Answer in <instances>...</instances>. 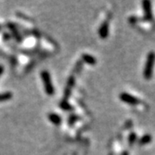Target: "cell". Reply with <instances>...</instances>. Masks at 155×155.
<instances>
[{
  "label": "cell",
  "instance_id": "5b68a950",
  "mask_svg": "<svg viewBox=\"0 0 155 155\" xmlns=\"http://www.w3.org/2000/svg\"><path fill=\"white\" fill-rule=\"evenodd\" d=\"M98 33H99V36L102 39H105L109 35V23L108 22H103L101 24Z\"/></svg>",
  "mask_w": 155,
  "mask_h": 155
},
{
  "label": "cell",
  "instance_id": "7a4b0ae2",
  "mask_svg": "<svg viewBox=\"0 0 155 155\" xmlns=\"http://www.w3.org/2000/svg\"><path fill=\"white\" fill-rule=\"evenodd\" d=\"M142 7L144 11V17L142 18H139L141 22H153V11H152V5L151 2L148 0H145L142 2Z\"/></svg>",
  "mask_w": 155,
  "mask_h": 155
},
{
  "label": "cell",
  "instance_id": "52a82bcc",
  "mask_svg": "<svg viewBox=\"0 0 155 155\" xmlns=\"http://www.w3.org/2000/svg\"><path fill=\"white\" fill-rule=\"evenodd\" d=\"M82 60L84 61V62L87 63L89 65H95L97 63V60L95 59L93 56L90 55V54H84L82 55Z\"/></svg>",
  "mask_w": 155,
  "mask_h": 155
},
{
  "label": "cell",
  "instance_id": "4fadbf2b",
  "mask_svg": "<svg viewBox=\"0 0 155 155\" xmlns=\"http://www.w3.org/2000/svg\"><path fill=\"white\" fill-rule=\"evenodd\" d=\"M3 71H4V69H3V67H0V74L3 72Z\"/></svg>",
  "mask_w": 155,
  "mask_h": 155
},
{
  "label": "cell",
  "instance_id": "277c9868",
  "mask_svg": "<svg viewBox=\"0 0 155 155\" xmlns=\"http://www.w3.org/2000/svg\"><path fill=\"white\" fill-rule=\"evenodd\" d=\"M119 97L122 102L126 103L127 104H130V105H138L140 104H141V101L139 98L135 97L133 95L127 93V92H122L119 96Z\"/></svg>",
  "mask_w": 155,
  "mask_h": 155
},
{
  "label": "cell",
  "instance_id": "7c38bea8",
  "mask_svg": "<svg viewBox=\"0 0 155 155\" xmlns=\"http://www.w3.org/2000/svg\"><path fill=\"white\" fill-rule=\"evenodd\" d=\"M122 155H128V153H127V151H124L122 153Z\"/></svg>",
  "mask_w": 155,
  "mask_h": 155
},
{
  "label": "cell",
  "instance_id": "ba28073f",
  "mask_svg": "<svg viewBox=\"0 0 155 155\" xmlns=\"http://www.w3.org/2000/svg\"><path fill=\"white\" fill-rule=\"evenodd\" d=\"M49 120L55 125H60L61 122V118L57 114H50Z\"/></svg>",
  "mask_w": 155,
  "mask_h": 155
},
{
  "label": "cell",
  "instance_id": "3957f363",
  "mask_svg": "<svg viewBox=\"0 0 155 155\" xmlns=\"http://www.w3.org/2000/svg\"><path fill=\"white\" fill-rule=\"evenodd\" d=\"M41 78L43 80L44 83L45 91L47 92V94L53 95L54 92V89L52 84V80H51V77H50L49 72L47 71H43L41 72Z\"/></svg>",
  "mask_w": 155,
  "mask_h": 155
},
{
  "label": "cell",
  "instance_id": "8992f818",
  "mask_svg": "<svg viewBox=\"0 0 155 155\" xmlns=\"http://www.w3.org/2000/svg\"><path fill=\"white\" fill-rule=\"evenodd\" d=\"M73 84H74V78H73V76H72L68 79L67 85V87H66V90H65V101L64 102H67V99L69 97V96L71 94Z\"/></svg>",
  "mask_w": 155,
  "mask_h": 155
},
{
  "label": "cell",
  "instance_id": "30bf717a",
  "mask_svg": "<svg viewBox=\"0 0 155 155\" xmlns=\"http://www.w3.org/2000/svg\"><path fill=\"white\" fill-rule=\"evenodd\" d=\"M11 98H12V94H11V92H5V93L0 94V102L7 101V100L11 99Z\"/></svg>",
  "mask_w": 155,
  "mask_h": 155
},
{
  "label": "cell",
  "instance_id": "8fae6325",
  "mask_svg": "<svg viewBox=\"0 0 155 155\" xmlns=\"http://www.w3.org/2000/svg\"><path fill=\"white\" fill-rule=\"evenodd\" d=\"M136 139H137V136H136L135 133L130 134H129V136H128V143H129V145H130V146H132V145L135 142Z\"/></svg>",
  "mask_w": 155,
  "mask_h": 155
},
{
  "label": "cell",
  "instance_id": "9c48e42d",
  "mask_svg": "<svg viewBox=\"0 0 155 155\" xmlns=\"http://www.w3.org/2000/svg\"><path fill=\"white\" fill-rule=\"evenodd\" d=\"M152 140H153V138H152V136L150 134H145V135H143L141 138L140 139L139 143L140 145L148 144V143H150L152 141Z\"/></svg>",
  "mask_w": 155,
  "mask_h": 155
},
{
  "label": "cell",
  "instance_id": "6da1fadb",
  "mask_svg": "<svg viewBox=\"0 0 155 155\" xmlns=\"http://www.w3.org/2000/svg\"><path fill=\"white\" fill-rule=\"evenodd\" d=\"M155 66V53L151 51L148 53L147 61L143 70V77L145 79H151L153 74V68Z\"/></svg>",
  "mask_w": 155,
  "mask_h": 155
}]
</instances>
